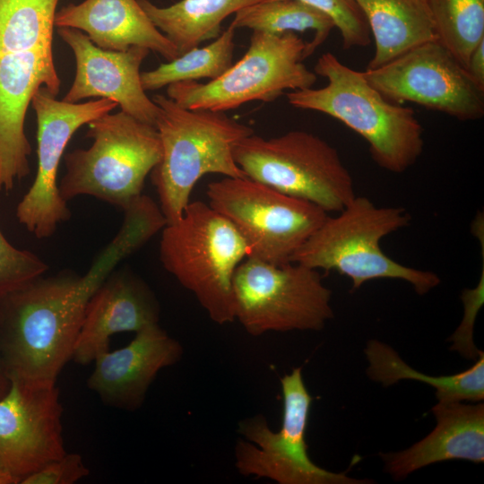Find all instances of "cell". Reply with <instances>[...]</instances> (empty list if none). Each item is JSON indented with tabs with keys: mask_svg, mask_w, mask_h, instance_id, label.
<instances>
[{
	"mask_svg": "<svg viewBox=\"0 0 484 484\" xmlns=\"http://www.w3.org/2000/svg\"><path fill=\"white\" fill-rule=\"evenodd\" d=\"M0 484H18L16 479L0 463Z\"/></svg>",
	"mask_w": 484,
	"mask_h": 484,
	"instance_id": "obj_33",
	"label": "cell"
},
{
	"mask_svg": "<svg viewBox=\"0 0 484 484\" xmlns=\"http://www.w3.org/2000/svg\"><path fill=\"white\" fill-rule=\"evenodd\" d=\"M209 205L229 220L244 239L248 256L271 264L290 261L321 226L327 212L249 177L211 182Z\"/></svg>",
	"mask_w": 484,
	"mask_h": 484,
	"instance_id": "obj_11",
	"label": "cell"
},
{
	"mask_svg": "<svg viewBox=\"0 0 484 484\" xmlns=\"http://www.w3.org/2000/svg\"><path fill=\"white\" fill-rule=\"evenodd\" d=\"M124 212L117 235L85 274L41 275L0 301V352L10 382L56 385L73 359L93 293L122 260L160 231L149 208L136 204Z\"/></svg>",
	"mask_w": 484,
	"mask_h": 484,
	"instance_id": "obj_1",
	"label": "cell"
},
{
	"mask_svg": "<svg viewBox=\"0 0 484 484\" xmlns=\"http://www.w3.org/2000/svg\"><path fill=\"white\" fill-rule=\"evenodd\" d=\"M364 353L368 363L367 376L385 387L402 380H416L434 387L437 402H480L484 399V352L481 350L467 370L440 376L419 373L406 364L390 345L376 339L367 342Z\"/></svg>",
	"mask_w": 484,
	"mask_h": 484,
	"instance_id": "obj_23",
	"label": "cell"
},
{
	"mask_svg": "<svg viewBox=\"0 0 484 484\" xmlns=\"http://www.w3.org/2000/svg\"><path fill=\"white\" fill-rule=\"evenodd\" d=\"M330 16L341 33L344 49L367 47L371 34L355 0H300Z\"/></svg>",
	"mask_w": 484,
	"mask_h": 484,
	"instance_id": "obj_28",
	"label": "cell"
},
{
	"mask_svg": "<svg viewBox=\"0 0 484 484\" xmlns=\"http://www.w3.org/2000/svg\"><path fill=\"white\" fill-rule=\"evenodd\" d=\"M11 382L5 373L1 352H0V399L3 398L10 389Z\"/></svg>",
	"mask_w": 484,
	"mask_h": 484,
	"instance_id": "obj_32",
	"label": "cell"
},
{
	"mask_svg": "<svg viewBox=\"0 0 484 484\" xmlns=\"http://www.w3.org/2000/svg\"><path fill=\"white\" fill-rule=\"evenodd\" d=\"M315 73L327 79L319 89L286 93L290 106L326 114L361 135L376 165L402 173L416 163L424 150L423 127L414 110L385 98L359 72L333 53L323 54Z\"/></svg>",
	"mask_w": 484,
	"mask_h": 484,
	"instance_id": "obj_2",
	"label": "cell"
},
{
	"mask_svg": "<svg viewBox=\"0 0 484 484\" xmlns=\"http://www.w3.org/2000/svg\"><path fill=\"white\" fill-rule=\"evenodd\" d=\"M63 407L56 386L11 382L0 399V463L18 484L65 453Z\"/></svg>",
	"mask_w": 484,
	"mask_h": 484,
	"instance_id": "obj_15",
	"label": "cell"
},
{
	"mask_svg": "<svg viewBox=\"0 0 484 484\" xmlns=\"http://www.w3.org/2000/svg\"><path fill=\"white\" fill-rule=\"evenodd\" d=\"M151 99L159 107L154 126L161 156L151 177L160 208L170 223L181 217L194 186L205 174L246 177L233 151L238 141L254 131L225 112L187 109L161 94Z\"/></svg>",
	"mask_w": 484,
	"mask_h": 484,
	"instance_id": "obj_3",
	"label": "cell"
},
{
	"mask_svg": "<svg viewBox=\"0 0 484 484\" xmlns=\"http://www.w3.org/2000/svg\"><path fill=\"white\" fill-rule=\"evenodd\" d=\"M160 307L153 292L125 271L112 272L90 298L73 359L87 365L109 350L118 333L138 332L159 324Z\"/></svg>",
	"mask_w": 484,
	"mask_h": 484,
	"instance_id": "obj_18",
	"label": "cell"
},
{
	"mask_svg": "<svg viewBox=\"0 0 484 484\" xmlns=\"http://www.w3.org/2000/svg\"><path fill=\"white\" fill-rule=\"evenodd\" d=\"M235 320L247 333L321 331L333 317L332 291L318 270L253 257L237 267L232 281Z\"/></svg>",
	"mask_w": 484,
	"mask_h": 484,
	"instance_id": "obj_10",
	"label": "cell"
},
{
	"mask_svg": "<svg viewBox=\"0 0 484 484\" xmlns=\"http://www.w3.org/2000/svg\"><path fill=\"white\" fill-rule=\"evenodd\" d=\"M307 42L294 32L254 30L241 59L206 83L174 82L167 95L187 109L225 112L254 100L271 102L285 91L311 88L316 74L303 64Z\"/></svg>",
	"mask_w": 484,
	"mask_h": 484,
	"instance_id": "obj_9",
	"label": "cell"
},
{
	"mask_svg": "<svg viewBox=\"0 0 484 484\" xmlns=\"http://www.w3.org/2000/svg\"><path fill=\"white\" fill-rule=\"evenodd\" d=\"M56 32L72 49L76 64L75 76L64 101L108 99L122 111L154 125L159 107L147 96L140 78L148 48L134 46L125 51L105 50L77 29L57 28Z\"/></svg>",
	"mask_w": 484,
	"mask_h": 484,
	"instance_id": "obj_16",
	"label": "cell"
},
{
	"mask_svg": "<svg viewBox=\"0 0 484 484\" xmlns=\"http://www.w3.org/2000/svg\"><path fill=\"white\" fill-rule=\"evenodd\" d=\"M283 397L281 427L270 429L265 418L256 415L242 420L238 432L248 441L238 440L235 466L244 476L268 478L279 484H365L316 465L308 455L306 432L313 401L302 376V367L281 378Z\"/></svg>",
	"mask_w": 484,
	"mask_h": 484,
	"instance_id": "obj_12",
	"label": "cell"
},
{
	"mask_svg": "<svg viewBox=\"0 0 484 484\" xmlns=\"http://www.w3.org/2000/svg\"><path fill=\"white\" fill-rule=\"evenodd\" d=\"M436 38L466 69L484 39V0H427Z\"/></svg>",
	"mask_w": 484,
	"mask_h": 484,
	"instance_id": "obj_26",
	"label": "cell"
},
{
	"mask_svg": "<svg viewBox=\"0 0 484 484\" xmlns=\"http://www.w3.org/2000/svg\"><path fill=\"white\" fill-rule=\"evenodd\" d=\"M466 70L474 82L484 90V39L471 52Z\"/></svg>",
	"mask_w": 484,
	"mask_h": 484,
	"instance_id": "obj_31",
	"label": "cell"
},
{
	"mask_svg": "<svg viewBox=\"0 0 484 484\" xmlns=\"http://www.w3.org/2000/svg\"><path fill=\"white\" fill-rule=\"evenodd\" d=\"M436 427L425 437L399 452L379 453L385 471L402 480L428 465L464 460L484 461V404L437 402L431 409Z\"/></svg>",
	"mask_w": 484,
	"mask_h": 484,
	"instance_id": "obj_19",
	"label": "cell"
},
{
	"mask_svg": "<svg viewBox=\"0 0 484 484\" xmlns=\"http://www.w3.org/2000/svg\"><path fill=\"white\" fill-rule=\"evenodd\" d=\"M410 221V213L402 207L377 206L367 197L356 195L336 216H327L290 262L335 271L351 281L352 290L369 281L394 279L425 295L440 284L438 275L402 264L381 247L384 238Z\"/></svg>",
	"mask_w": 484,
	"mask_h": 484,
	"instance_id": "obj_4",
	"label": "cell"
},
{
	"mask_svg": "<svg viewBox=\"0 0 484 484\" xmlns=\"http://www.w3.org/2000/svg\"><path fill=\"white\" fill-rule=\"evenodd\" d=\"M247 256L246 245L231 222L201 201L189 203L178 220L162 229L163 267L218 324L235 321L232 281Z\"/></svg>",
	"mask_w": 484,
	"mask_h": 484,
	"instance_id": "obj_5",
	"label": "cell"
},
{
	"mask_svg": "<svg viewBox=\"0 0 484 484\" xmlns=\"http://www.w3.org/2000/svg\"><path fill=\"white\" fill-rule=\"evenodd\" d=\"M47 270L48 265L37 255L15 247L0 229V301Z\"/></svg>",
	"mask_w": 484,
	"mask_h": 484,
	"instance_id": "obj_27",
	"label": "cell"
},
{
	"mask_svg": "<svg viewBox=\"0 0 484 484\" xmlns=\"http://www.w3.org/2000/svg\"><path fill=\"white\" fill-rule=\"evenodd\" d=\"M233 154L246 177L327 213L341 211L356 196L337 149L312 133L292 130L272 138L253 134L237 143Z\"/></svg>",
	"mask_w": 484,
	"mask_h": 484,
	"instance_id": "obj_8",
	"label": "cell"
},
{
	"mask_svg": "<svg viewBox=\"0 0 484 484\" xmlns=\"http://www.w3.org/2000/svg\"><path fill=\"white\" fill-rule=\"evenodd\" d=\"M363 74L393 103L413 102L462 121L484 115V90L437 38Z\"/></svg>",
	"mask_w": 484,
	"mask_h": 484,
	"instance_id": "obj_13",
	"label": "cell"
},
{
	"mask_svg": "<svg viewBox=\"0 0 484 484\" xmlns=\"http://www.w3.org/2000/svg\"><path fill=\"white\" fill-rule=\"evenodd\" d=\"M49 10L0 12V166L25 161L31 147L25 118L41 87L56 96L61 86L53 56Z\"/></svg>",
	"mask_w": 484,
	"mask_h": 484,
	"instance_id": "obj_7",
	"label": "cell"
},
{
	"mask_svg": "<svg viewBox=\"0 0 484 484\" xmlns=\"http://www.w3.org/2000/svg\"><path fill=\"white\" fill-rule=\"evenodd\" d=\"M464 318L456 332L449 338L453 341L451 350H457L468 359H475L480 352L472 341V327L475 315L483 303V271L480 284L475 290H465L462 293Z\"/></svg>",
	"mask_w": 484,
	"mask_h": 484,
	"instance_id": "obj_30",
	"label": "cell"
},
{
	"mask_svg": "<svg viewBox=\"0 0 484 484\" xmlns=\"http://www.w3.org/2000/svg\"><path fill=\"white\" fill-rule=\"evenodd\" d=\"M266 0H180L160 7L137 0L154 26L176 47L179 56L220 34L222 22L240 9Z\"/></svg>",
	"mask_w": 484,
	"mask_h": 484,
	"instance_id": "obj_22",
	"label": "cell"
},
{
	"mask_svg": "<svg viewBox=\"0 0 484 484\" xmlns=\"http://www.w3.org/2000/svg\"><path fill=\"white\" fill-rule=\"evenodd\" d=\"M89 474L90 470L80 454L65 453L25 477L20 484H73Z\"/></svg>",
	"mask_w": 484,
	"mask_h": 484,
	"instance_id": "obj_29",
	"label": "cell"
},
{
	"mask_svg": "<svg viewBox=\"0 0 484 484\" xmlns=\"http://www.w3.org/2000/svg\"><path fill=\"white\" fill-rule=\"evenodd\" d=\"M37 117V173L16 208L18 221L38 238L52 236L71 212L60 194L57 170L73 134L83 125L109 113L117 104L108 99L84 103L57 100L39 88L31 101Z\"/></svg>",
	"mask_w": 484,
	"mask_h": 484,
	"instance_id": "obj_14",
	"label": "cell"
},
{
	"mask_svg": "<svg viewBox=\"0 0 484 484\" xmlns=\"http://www.w3.org/2000/svg\"><path fill=\"white\" fill-rule=\"evenodd\" d=\"M235 30L248 28L271 34L315 32L310 42H307L304 57L307 58L323 44L334 22L324 12L300 0H266L240 9L230 23Z\"/></svg>",
	"mask_w": 484,
	"mask_h": 484,
	"instance_id": "obj_24",
	"label": "cell"
},
{
	"mask_svg": "<svg viewBox=\"0 0 484 484\" xmlns=\"http://www.w3.org/2000/svg\"><path fill=\"white\" fill-rule=\"evenodd\" d=\"M54 25L82 30L94 45L105 50L125 51L137 46L160 54L167 61L179 56L137 0H84L78 4H70L56 13Z\"/></svg>",
	"mask_w": 484,
	"mask_h": 484,
	"instance_id": "obj_20",
	"label": "cell"
},
{
	"mask_svg": "<svg viewBox=\"0 0 484 484\" xmlns=\"http://www.w3.org/2000/svg\"><path fill=\"white\" fill-rule=\"evenodd\" d=\"M375 41V69L436 38L427 0H355Z\"/></svg>",
	"mask_w": 484,
	"mask_h": 484,
	"instance_id": "obj_21",
	"label": "cell"
},
{
	"mask_svg": "<svg viewBox=\"0 0 484 484\" xmlns=\"http://www.w3.org/2000/svg\"><path fill=\"white\" fill-rule=\"evenodd\" d=\"M87 125L92 143L65 154L60 194L66 202L91 195L124 210L143 194L147 175L160 160L159 133L122 110Z\"/></svg>",
	"mask_w": 484,
	"mask_h": 484,
	"instance_id": "obj_6",
	"label": "cell"
},
{
	"mask_svg": "<svg viewBox=\"0 0 484 484\" xmlns=\"http://www.w3.org/2000/svg\"><path fill=\"white\" fill-rule=\"evenodd\" d=\"M178 341L159 324L146 326L125 347L100 353L87 386L110 407L134 411L141 408L158 373L183 355Z\"/></svg>",
	"mask_w": 484,
	"mask_h": 484,
	"instance_id": "obj_17",
	"label": "cell"
},
{
	"mask_svg": "<svg viewBox=\"0 0 484 484\" xmlns=\"http://www.w3.org/2000/svg\"><path fill=\"white\" fill-rule=\"evenodd\" d=\"M235 30L229 25L209 45L196 47L154 70L142 72L143 90L156 91L174 82L220 77L232 65Z\"/></svg>",
	"mask_w": 484,
	"mask_h": 484,
	"instance_id": "obj_25",
	"label": "cell"
}]
</instances>
